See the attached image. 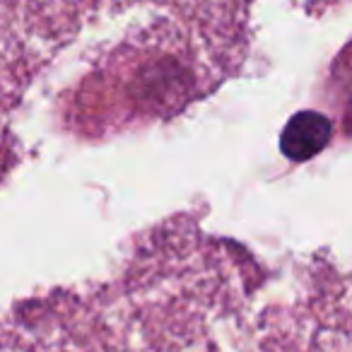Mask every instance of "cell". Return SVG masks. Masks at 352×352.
<instances>
[{"label":"cell","mask_w":352,"mask_h":352,"mask_svg":"<svg viewBox=\"0 0 352 352\" xmlns=\"http://www.w3.org/2000/svg\"><path fill=\"white\" fill-rule=\"evenodd\" d=\"M331 138V123L314 111H302L287 123L283 133V152L294 162L309 160L326 147Z\"/></svg>","instance_id":"obj_1"}]
</instances>
